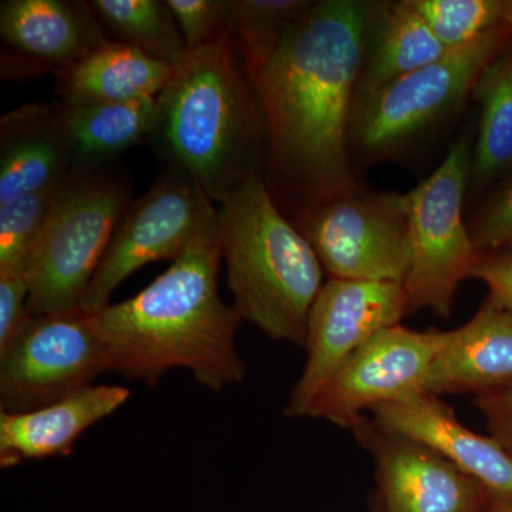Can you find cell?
<instances>
[{
    "label": "cell",
    "mask_w": 512,
    "mask_h": 512,
    "mask_svg": "<svg viewBox=\"0 0 512 512\" xmlns=\"http://www.w3.org/2000/svg\"><path fill=\"white\" fill-rule=\"evenodd\" d=\"M375 8L357 0L313 3L249 74L264 116V180L291 221L357 185L350 120Z\"/></svg>",
    "instance_id": "1"
},
{
    "label": "cell",
    "mask_w": 512,
    "mask_h": 512,
    "mask_svg": "<svg viewBox=\"0 0 512 512\" xmlns=\"http://www.w3.org/2000/svg\"><path fill=\"white\" fill-rule=\"evenodd\" d=\"M221 261L215 227L146 288L96 313L109 373L156 387L171 369H185L214 392L244 382L247 365L237 346L242 318L218 292Z\"/></svg>",
    "instance_id": "2"
},
{
    "label": "cell",
    "mask_w": 512,
    "mask_h": 512,
    "mask_svg": "<svg viewBox=\"0 0 512 512\" xmlns=\"http://www.w3.org/2000/svg\"><path fill=\"white\" fill-rule=\"evenodd\" d=\"M148 144L167 168L195 181L222 204L262 173L261 103L232 33L188 52L158 94Z\"/></svg>",
    "instance_id": "3"
},
{
    "label": "cell",
    "mask_w": 512,
    "mask_h": 512,
    "mask_svg": "<svg viewBox=\"0 0 512 512\" xmlns=\"http://www.w3.org/2000/svg\"><path fill=\"white\" fill-rule=\"evenodd\" d=\"M218 238L242 320L269 339L305 349L325 271L308 239L276 204L264 175L249 178L222 202Z\"/></svg>",
    "instance_id": "4"
},
{
    "label": "cell",
    "mask_w": 512,
    "mask_h": 512,
    "mask_svg": "<svg viewBox=\"0 0 512 512\" xmlns=\"http://www.w3.org/2000/svg\"><path fill=\"white\" fill-rule=\"evenodd\" d=\"M131 195L130 181L114 165L76 171L60 187L29 256L30 315L82 308Z\"/></svg>",
    "instance_id": "5"
},
{
    "label": "cell",
    "mask_w": 512,
    "mask_h": 512,
    "mask_svg": "<svg viewBox=\"0 0 512 512\" xmlns=\"http://www.w3.org/2000/svg\"><path fill=\"white\" fill-rule=\"evenodd\" d=\"M473 147L471 131L461 134L440 167L406 194L412 249L403 282L407 315L430 309L450 318L458 286L473 274L480 252L463 221Z\"/></svg>",
    "instance_id": "6"
},
{
    "label": "cell",
    "mask_w": 512,
    "mask_h": 512,
    "mask_svg": "<svg viewBox=\"0 0 512 512\" xmlns=\"http://www.w3.org/2000/svg\"><path fill=\"white\" fill-rule=\"evenodd\" d=\"M510 40L505 22L416 72L356 94L350 143L369 156H383L446 119L473 93L481 73Z\"/></svg>",
    "instance_id": "7"
},
{
    "label": "cell",
    "mask_w": 512,
    "mask_h": 512,
    "mask_svg": "<svg viewBox=\"0 0 512 512\" xmlns=\"http://www.w3.org/2000/svg\"><path fill=\"white\" fill-rule=\"evenodd\" d=\"M292 222L315 249L329 279L403 285L409 274L406 194L356 185L318 202Z\"/></svg>",
    "instance_id": "8"
},
{
    "label": "cell",
    "mask_w": 512,
    "mask_h": 512,
    "mask_svg": "<svg viewBox=\"0 0 512 512\" xmlns=\"http://www.w3.org/2000/svg\"><path fill=\"white\" fill-rule=\"evenodd\" d=\"M109 372L96 313L32 316L0 350V410L25 413L93 386Z\"/></svg>",
    "instance_id": "9"
},
{
    "label": "cell",
    "mask_w": 512,
    "mask_h": 512,
    "mask_svg": "<svg viewBox=\"0 0 512 512\" xmlns=\"http://www.w3.org/2000/svg\"><path fill=\"white\" fill-rule=\"evenodd\" d=\"M215 227L218 210L200 185L165 167L124 212L84 296L83 311H103L128 276L153 262L175 261L194 239Z\"/></svg>",
    "instance_id": "10"
},
{
    "label": "cell",
    "mask_w": 512,
    "mask_h": 512,
    "mask_svg": "<svg viewBox=\"0 0 512 512\" xmlns=\"http://www.w3.org/2000/svg\"><path fill=\"white\" fill-rule=\"evenodd\" d=\"M447 335L402 325L383 329L340 366L312 403L308 417L355 430L376 407L423 396Z\"/></svg>",
    "instance_id": "11"
},
{
    "label": "cell",
    "mask_w": 512,
    "mask_h": 512,
    "mask_svg": "<svg viewBox=\"0 0 512 512\" xmlns=\"http://www.w3.org/2000/svg\"><path fill=\"white\" fill-rule=\"evenodd\" d=\"M407 316L403 285L328 279L308 320L305 369L285 406L291 419L308 417L312 403L357 349Z\"/></svg>",
    "instance_id": "12"
},
{
    "label": "cell",
    "mask_w": 512,
    "mask_h": 512,
    "mask_svg": "<svg viewBox=\"0 0 512 512\" xmlns=\"http://www.w3.org/2000/svg\"><path fill=\"white\" fill-rule=\"evenodd\" d=\"M2 79L23 80L73 69L110 40L84 0H3Z\"/></svg>",
    "instance_id": "13"
},
{
    "label": "cell",
    "mask_w": 512,
    "mask_h": 512,
    "mask_svg": "<svg viewBox=\"0 0 512 512\" xmlns=\"http://www.w3.org/2000/svg\"><path fill=\"white\" fill-rule=\"evenodd\" d=\"M353 431L375 457L384 512H483L490 501L474 478L433 448L386 433L366 417Z\"/></svg>",
    "instance_id": "14"
},
{
    "label": "cell",
    "mask_w": 512,
    "mask_h": 512,
    "mask_svg": "<svg viewBox=\"0 0 512 512\" xmlns=\"http://www.w3.org/2000/svg\"><path fill=\"white\" fill-rule=\"evenodd\" d=\"M386 433L409 437L433 448L474 478L491 504L512 503V456L494 437L481 436L458 421L456 414L431 394L383 404L370 412Z\"/></svg>",
    "instance_id": "15"
},
{
    "label": "cell",
    "mask_w": 512,
    "mask_h": 512,
    "mask_svg": "<svg viewBox=\"0 0 512 512\" xmlns=\"http://www.w3.org/2000/svg\"><path fill=\"white\" fill-rule=\"evenodd\" d=\"M76 173L59 103H32L0 120V204L59 188Z\"/></svg>",
    "instance_id": "16"
},
{
    "label": "cell",
    "mask_w": 512,
    "mask_h": 512,
    "mask_svg": "<svg viewBox=\"0 0 512 512\" xmlns=\"http://www.w3.org/2000/svg\"><path fill=\"white\" fill-rule=\"evenodd\" d=\"M512 384V309L488 296L466 325L450 330L431 366L426 394H480Z\"/></svg>",
    "instance_id": "17"
},
{
    "label": "cell",
    "mask_w": 512,
    "mask_h": 512,
    "mask_svg": "<svg viewBox=\"0 0 512 512\" xmlns=\"http://www.w3.org/2000/svg\"><path fill=\"white\" fill-rule=\"evenodd\" d=\"M130 396L127 387L93 384L32 412L0 410V467L70 456L84 431L116 413Z\"/></svg>",
    "instance_id": "18"
},
{
    "label": "cell",
    "mask_w": 512,
    "mask_h": 512,
    "mask_svg": "<svg viewBox=\"0 0 512 512\" xmlns=\"http://www.w3.org/2000/svg\"><path fill=\"white\" fill-rule=\"evenodd\" d=\"M174 72V66L137 47L107 40L57 77L56 94L67 104L157 99Z\"/></svg>",
    "instance_id": "19"
},
{
    "label": "cell",
    "mask_w": 512,
    "mask_h": 512,
    "mask_svg": "<svg viewBox=\"0 0 512 512\" xmlns=\"http://www.w3.org/2000/svg\"><path fill=\"white\" fill-rule=\"evenodd\" d=\"M76 171L109 167L121 154L148 143L157 99L60 103Z\"/></svg>",
    "instance_id": "20"
},
{
    "label": "cell",
    "mask_w": 512,
    "mask_h": 512,
    "mask_svg": "<svg viewBox=\"0 0 512 512\" xmlns=\"http://www.w3.org/2000/svg\"><path fill=\"white\" fill-rule=\"evenodd\" d=\"M447 52L412 0L376 6L356 94L380 89Z\"/></svg>",
    "instance_id": "21"
},
{
    "label": "cell",
    "mask_w": 512,
    "mask_h": 512,
    "mask_svg": "<svg viewBox=\"0 0 512 512\" xmlns=\"http://www.w3.org/2000/svg\"><path fill=\"white\" fill-rule=\"evenodd\" d=\"M471 94L481 116L468 185L481 190L512 173V43L488 64Z\"/></svg>",
    "instance_id": "22"
},
{
    "label": "cell",
    "mask_w": 512,
    "mask_h": 512,
    "mask_svg": "<svg viewBox=\"0 0 512 512\" xmlns=\"http://www.w3.org/2000/svg\"><path fill=\"white\" fill-rule=\"evenodd\" d=\"M94 12L116 40L177 67L187 45L167 0H93Z\"/></svg>",
    "instance_id": "23"
},
{
    "label": "cell",
    "mask_w": 512,
    "mask_h": 512,
    "mask_svg": "<svg viewBox=\"0 0 512 512\" xmlns=\"http://www.w3.org/2000/svg\"><path fill=\"white\" fill-rule=\"evenodd\" d=\"M311 0H229L231 33L248 73L274 53L285 33L312 8Z\"/></svg>",
    "instance_id": "24"
},
{
    "label": "cell",
    "mask_w": 512,
    "mask_h": 512,
    "mask_svg": "<svg viewBox=\"0 0 512 512\" xmlns=\"http://www.w3.org/2000/svg\"><path fill=\"white\" fill-rule=\"evenodd\" d=\"M60 187L0 204V272L28 266L29 256L55 208Z\"/></svg>",
    "instance_id": "25"
},
{
    "label": "cell",
    "mask_w": 512,
    "mask_h": 512,
    "mask_svg": "<svg viewBox=\"0 0 512 512\" xmlns=\"http://www.w3.org/2000/svg\"><path fill=\"white\" fill-rule=\"evenodd\" d=\"M447 50L457 49L505 23L501 0H412Z\"/></svg>",
    "instance_id": "26"
},
{
    "label": "cell",
    "mask_w": 512,
    "mask_h": 512,
    "mask_svg": "<svg viewBox=\"0 0 512 512\" xmlns=\"http://www.w3.org/2000/svg\"><path fill=\"white\" fill-rule=\"evenodd\" d=\"M188 52L231 33L229 0H167Z\"/></svg>",
    "instance_id": "27"
},
{
    "label": "cell",
    "mask_w": 512,
    "mask_h": 512,
    "mask_svg": "<svg viewBox=\"0 0 512 512\" xmlns=\"http://www.w3.org/2000/svg\"><path fill=\"white\" fill-rule=\"evenodd\" d=\"M478 252L512 251V173L467 224Z\"/></svg>",
    "instance_id": "28"
},
{
    "label": "cell",
    "mask_w": 512,
    "mask_h": 512,
    "mask_svg": "<svg viewBox=\"0 0 512 512\" xmlns=\"http://www.w3.org/2000/svg\"><path fill=\"white\" fill-rule=\"evenodd\" d=\"M29 296L28 266L0 272V350L12 342L30 318Z\"/></svg>",
    "instance_id": "29"
},
{
    "label": "cell",
    "mask_w": 512,
    "mask_h": 512,
    "mask_svg": "<svg viewBox=\"0 0 512 512\" xmlns=\"http://www.w3.org/2000/svg\"><path fill=\"white\" fill-rule=\"evenodd\" d=\"M471 278L490 289V298L512 309V251L480 252Z\"/></svg>",
    "instance_id": "30"
},
{
    "label": "cell",
    "mask_w": 512,
    "mask_h": 512,
    "mask_svg": "<svg viewBox=\"0 0 512 512\" xmlns=\"http://www.w3.org/2000/svg\"><path fill=\"white\" fill-rule=\"evenodd\" d=\"M476 406L484 414L491 437L512 456V384L504 389L476 396Z\"/></svg>",
    "instance_id": "31"
},
{
    "label": "cell",
    "mask_w": 512,
    "mask_h": 512,
    "mask_svg": "<svg viewBox=\"0 0 512 512\" xmlns=\"http://www.w3.org/2000/svg\"><path fill=\"white\" fill-rule=\"evenodd\" d=\"M485 512H512V503L491 504V507Z\"/></svg>",
    "instance_id": "32"
},
{
    "label": "cell",
    "mask_w": 512,
    "mask_h": 512,
    "mask_svg": "<svg viewBox=\"0 0 512 512\" xmlns=\"http://www.w3.org/2000/svg\"><path fill=\"white\" fill-rule=\"evenodd\" d=\"M505 22L511 30L512 37V0L511 2H505Z\"/></svg>",
    "instance_id": "33"
}]
</instances>
